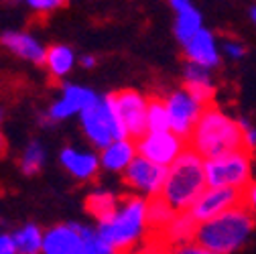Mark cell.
I'll use <instances>...</instances> for the list:
<instances>
[{
	"label": "cell",
	"instance_id": "cell-9",
	"mask_svg": "<svg viewBox=\"0 0 256 254\" xmlns=\"http://www.w3.org/2000/svg\"><path fill=\"white\" fill-rule=\"evenodd\" d=\"M165 104H167V112H169L171 130L175 134H179L181 138H185V140L191 136L198 120L202 118L204 110L208 108L200 100H196L194 96H191L185 88L173 90L171 94H167Z\"/></svg>",
	"mask_w": 256,
	"mask_h": 254
},
{
	"label": "cell",
	"instance_id": "cell-27",
	"mask_svg": "<svg viewBox=\"0 0 256 254\" xmlns=\"http://www.w3.org/2000/svg\"><path fill=\"white\" fill-rule=\"evenodd\" d=\"M132 254H173V250H171L169 246L161 244L154 236L148 234V238L144 240V244H142L138 250H134Z\"/></svg>",
	"mask_w": 256,
	"mask_h": 254
},
{
	"label": "cell",
	"instance_id": "cell-11",
	"mask_svg": "<svg viewBox=\"0 0 256 254\" xmlns=\"http://www.w3.org/2000/svg\"><path fill=\"white\" fill-rule=\"evenodd\" d=\"M238 206H242V192L228 187H206V192L191 206L189 214L198 224H204V222L214 220Z\"/></svg>",
	"mask_w": 256,
	"mask_h": 254
},
{
	"label": "cell",
	"instance_id": "cell-17",
	"mask_svg": "<svg viewBox=\"0 0 256 254\" xmlns=\"http://www.w3.org/2000/svg\"><path fill=\"white\" fill-rule=\"evenodd\" d=\"M198 222L191 218L189 212H181L177 214L171 224L161 232V234H150L154 236L161 244L169 246L171 250L177 248V246H183V244H189V242H196V232H198Z\"/></svg>",
	"mask_w": 256,
	"mask_h": 254
},
{
	"label": "cell",
	"instance_id": "cell-6",
	"mask_svg": "<svg viewBox=\"0 0 256 254\" xmlns=\"http://www.w3.org/2000/svg\"><path fill=\"white\" fill-rule=\"evenodd\" d=\"M250 175H252L250 150L246 148H238L206 161L208 187H228L244 194V189L252 183Z\"/></svg>",
	"mask_w": 256,
	"mask_h": 254
},
{
	"label": "cell",
	"instance_id": "cell-32",
	"mask_svg": "<svg viewBox=\"0 0 256 254\" xmlns=\"http://www.w3.org/2000/svg\"><path fill=\"white\" fill-rule=\"evenodd\" d=\"M224 53L230 55L232 59H240V57H244L246 49H244V45L238 43V41H226V43H224Z\"/></svg>",
	"mask_w": 256,
	"mask_h": 254
},
{
	"label": "cell",
	"instance_id": "cell-31",
	"mask_svg": "<svg viewBox=\"0 0 256 254\" xmlns=\"http://www.w3.org/2000/svg\"><path fill=\"white\" fill-rule=\"evenodd\" d=\"M242 204L256 214V183H250L246 189H244V194H242Z\"/></svg>",
	"mask_w": 256,
	"mask_h": 254
},
{
	"label": "cell",
	"instance_id": "cell-21",
	"mask_svg": "<svg viewBox=\"0 0 256 254\" xmlns=\"http://www.w3.org/2000/svg\"><path fill=\"white\" fill-rule=\"evenodd\" d=\"M118 206H120V198H116L110 192H104V189H98V192H94L86 198V212L98 220V224L110 220L118 212Z\"/></svg>",
	"mask_w": 256,
	"mask_h": 254
},
{
	"label": "cell",
	"instance_id": "cell-37",
	"mask_svg": "<svg viewBox=\"0 0 256 254\" xmlns=\"http://www.w3.org/2000/svg\"><path fill=\"white\" fill-rule=\"evenodd\" d=\"M4 148H6V140H4L2 132H0V150H2V152H4Z\"/></svg>",
	"mask_w": 256,
	"mask_h": 254
},
{
	"label": "cell",
	"instance_id": "cell-13",
	"mask_svg": "<svg viewBox=\"0 0 256 254\" xmlns=\"http://www.w3.org/2000/svg\"><path fill=\"white\" fill-rule=\"evenodd\" d=\"M98 94L90 88H84V86H76V84H70L63 88L59 100L49 108L47 116L51 120H66L70 116H76V114H82L90 104L96 102Z\"/></svg>",
	"mask_w": 256,
	"mask_h": 254
},
{
	"label": "cell",
	"instance_id": "cell-19",
	"mask_svg": "<svg viewBox=\"0 0 256 254\" xmlns=\"http://www.w3.org/2000/svg\"><path fill=\"white\" fill-rule=\"evenodd\" d=\"M136 156H138L136 140L120 138V140H114L112 144H108L106 148L100 150V165L106 171L124 173L128 169V165H130Z\"/></svg>",
	"mask_w": 256,
	"mask_h": 254
},
{
	"label": "cell",
	"instance_id": "cell-15",
	"mask_svg": "<svg viewBox=\"0 0 256 254\" xmlns=\"http://www.w3.org/2000/svg\"><path fill=\"white\" fill-rule=\"evenodd\" d=\"M183 88L196 100H200L204 106H212L214 96H216V86H214V80H212V70L187 61L185 72H183Z\"/></svg>",
	"mask_w": 256,
	"mask_h": 254
},
{
	"label": "cell",
	"instance_id": "cell-33",
	"mask_svg": "<svg viewBox=\"0 0 256 254\" xmlns=\"http://www.w3.org/2000/svg\"><path fill=\"white\" fill-rule=\"evenodd\" d=\"M0 254H18L12 234H0Z\"/></svg>",
	"mask_w": 256,
	"mask_h": 254
},
{
	"label": "cell",
	"instance_id": "cell-29",
	"mask_svg": "<svg viewBox=\"0 0 256 254\" xmlns=\"http://www.w3.org/2000/svg\"><path fill=\"white\" fill-rule=\"evenodd\" d=\"M238 122H240V128L244 132V148L246 150H254L256 148V128H254V126L246 118H242Z\"/></svg>",
	"mask_w": 256,
	"mask_h": 254
},
{
	"label": "cell",
	"instance_id": "cell-16",
	"mask_svg": "<svg viewBox=\"0 0 256 254\" xmlns=\"http://www.w3.org/2000/svg\"><path fill=\"white\" fill-rule=\"evenodd\" d=\"M61 165L68 169L76 179L80 181H92L100 171V156H96L94 152L80 150L74 146H66L59 154Z\"/></svg>",
	"mask_w": 256,
	"mask_h": 254
},
{
	"label": "cell",
	"instance_id": "cell-4",
	"mask_svg": "<svg viewBox=\"0 0 256 254\" xmlns=\"http://www.w3.org/2000/svg\"><path fill=\"white\" fill-rule=\"evenodd\" d=\"M254 230V212L244 204L198 226L196 242L216 254L236 252Z\"/></svg>",
	"mask_w": 256,
	"mask_h": 254
},
{
	"label": "cell",
	"instance_id": "cell-28",
	"mask_svg": "<svg viewBox=\"0 0 256 254\" xmlns=\"http://www.w3.org/2000/svg\"><path fill=\"white\" fill-rule=\"evenodd\" d=\"M66 2H68V0H26V4L33 8L35 12H41V14L53 12V10L61 8Z\"/></svg>",
	"mask_w": 256,
	"mask_h": 254
},
{
	"label": "cell",
	"instance_id": "cell-5",
	"mask_svg": "<svg viewBox=\"0 0 256 254\" xmlns=\"http://www.w3.org/2000/svg\"><path fill=\"white\" fill-rule=\"evenodd\" d=\"M80 122H82V128H84L88 140L100 150L106 148L108 144H112L114 140L128 138L108 96L96 98V102L90 104L80 114Z\"/></svg>",
	"mask_w": 256,
	"mask_h": 254
},
{
	"label": "cell",
	"instance_id": "cell-7",
	"mask_svg": "<svg viewBox=\"0 0 256 254\" xmlns=\"http://www.w3.org/2000/svg\"><path fill=\"white\" fill-rule=\"evenodd\" d=\"M108 98L124 126L128 138L138 140L148 132L146 128L148 98H144L136 90H118L114 94H108Z\"/></svg>",
	"mask_w": 256,
	"mask_h": 254
},
{
	"label": "cell",
	"instance_id": "cell-1",
	"mask_svg": "<svg viewBox=\"0 0 256 254\" xmlns=\"http://www.w3.org/2000/svg\"><path fill=\"white\" fill-rule=\"evenodd\" d=\"M146 204L148 200L142 196H124L120 198L118 212L96 228L100 238L116 254H132L148 238Z\"/></svg>",
	"mask_w": 256,
	"mask_h": 254
},
{
	"label": "cell",
	"instance_id": "cell-10",
	"mask_svg": "<svg viewBox=\"0 0 256 254\" xmlns=\"http://www.w3.org/2000/svg\"><path fill=\"white\" fill-rule=\"evenodd\" d=\"M138 154L148 158V161L161 165V167H171L177 158L187 150V140L175 134L173 130L167 132H146L136 140Z\"/></svg>",
	"mask_w": 256,
	"mask_h": 254
},
{
	"label": "cell",
	"instance_id": "cell-24",
	"mask_svg": "<svg viewBox=\"0 0 256 254\" xmlns=\"http://www.w3.org/2000/svg\"><path fill=\"white\" fill-rule=\"evenodd\" d=\"M12 238H14L18 254H39V252H43L45 232L37 224H24L22 228H18L12 234Z\"/></svg>",
	"mask_w": 256,
	"mask_h": 254
},
{
	"label": "cell",
	"instance_id": "cell-36",
	"mask_svg": "<svg viewBox=\"0 0 256 254\" xmlns=\"http://www.w3.org/2000/svg\"><path fill=\"white\" fill-rule=\"evenodd\" d=\"M250 20H252V22L256 24V4H254V6L250 8Z\"/></svg>",
	"mask_w": 256,
	"mask_h": 254
},
{
	"label": "cell",
	"instance_id": "cell-12",
	"mask_svg": "<svg viewBox=\"0 0 256 254\" xmlns=\"http://www.w3.org/2000/svg\"><path fill=\"white\" fill-rule=\"evenodd\" d=\"M84 250L82 224H57L45 232L43 254H82Z\"/></svg>",
	"mask_w": 256,
	"mask_h": 254
},
{
	"label": "cell",
	"instance_id": "cell-34",
	"mask_svg": "<svg viewBox=\"0 0 256 254\" xmlns=\"http://www.w3.org/2000/svg\"><path fill=\"white\" fill-rule=\"evenodd\" d=\"M80 63H82V68L92 70V68H96V63H98V61H96V57H94V55H84Z\"/></svg>",
	"mask_w": 256,
	"mask_h": 254
},
{
	"label": "cell",
	"instance_id": "cell-3",
	"mask_svg": "<svg viewBox=\"0 0 256 254\" xmlns=\"http://www.w3.org/2000/svg\"><path fill=\"white\" fill-rule=\"evenodd\" d=\"M206 158H202L196 150L187 146V150L169 167L161 198L177 214H181L191 210V206L206 192Z\"/></svg>",
	"mask_w": 256,
	"mask_h": 254
},
{
	"label": "cell",
	"instance_id": "cell-14",
	"mask_svg": "<svg viewBox=\"0 0 256 254\" xmlns=\"http://www.w3.org/2000/svg\"><path fill=\"white\" fill-rule=\"evenodd\" d=\"M185 59L189 63H198L208 70H214L216 66H220V51H218V43L216 37L210 33L208 28H202L196 37H191L185 45Z\"/></svg>",
	"mask_w": 256,
	"mask_h": 254
},
{
	"label": "cell",
	"instance_id": "cell-30",
	"mask_svg": "<svg viewBox=\"0 0 256 254\" xmlns=\"http://www.w3.org/2000/svg\"><path fill=\"white\" fill-rule=\"evenodd\" d=\"M173 254H216V252L204 248V246L198 244V242H189V244H183V246L173 248Z\"/></svg>",
	"mask_w": 256,
	"mask_h": 254
},
{
	"label": "cell",
	"instance_id": "cell-38",
	"mask_svg": "<svg viewBox=\"0 0 256 254\" xmlns=\"http://www.w3.org/2000/svg\"><path fill=\"white\" fill-rule=\"evenodd\" d=\"M0 116H2V114H0Z\"/></svg>",
	"mask_w": 256,
	"mask_h": 254
},
{
	"label": "cell",
	"instance_id": "cell-23",
	"mask_svg": "<svg viewBox=\"0 0 256 254\" xmlns=\"http://www.w3.org/2000/svg\"><path fill=\"white\" fill-rule=\"evenodd\" d=\"M175 216H177V212L161 196L148 200V204H146V222H148L150 234H161L171 224V220Z\"/></svg>",
	"mask_w": 256,
	"mask_h": 254
},
{
	"label": "cell",
	"instance_id": "cell-25",
	"mask_svg": "<svg viewBox=\"0 0 256 254\" xmlns=\"http://www.w3.org/2000/svg\"><path fill=\"white\" fill-rule=\"evenodd\" d=\"M146 128H148V132H167V130H171L165 98H148Z\"/></svg>",
	"mask_w": 256,
	"mask_h": 254
},
{
	"label": "cell",
	"instance_id": "cell-2",
	"mask_svg": "<svg viewBox=\"0 0 256 254\" xmlns=\"http://www.w3.org/2000/svg\"><path fill=\"white\" fill-rule=\"evenodd\" d=\"M187 146L208 161V158L244 148V132L238 120L230 118L226 112L212 104L198 120L194 132L187 138Z\"/></svg>",
	"mask_w": 256,
	"mask_h": 254
},
{
	"label": "cell",
	"instance_id": "cell-18",
	"mask_svg": "<svg viewBox=\"0 0 256 254\" xmlns=\"http://www.w3.org/2000/svg\"><path fill=\"white\" fill-rule=\"evenodd\" d=\"M0 43H2L12 55L33 61V63H45L47 57V49L28 33H20V30H6L0 37Z\"/></svg>",
	"mask_w": 256,
	"mask_h": 254
},
{
	"label": "cell",
	"instance_id": "cell-20",
	"mask_svg": "<svg viewBox=\"0 0 256 254\" xmlns=\"http://www.w3.org/2000/svg\"><path fill=\"white\" fill-rule=\"evenodd\" d=\"M76 66V55L68 45H51L47 49L45 68L53 80H63Z\"/></svg>",
	"mask_w": 256,
	"mask_h": 254
},
{
	"label": "cell",
	"instance_id": "cell-35",
	"mask_svg": "<svg viewBox=\"0 0 256 254\" xmlns=\"http://www.w3.org/2000/svg\"><path fill=\"white\" fill-rule=\"evenodd\" d=\"M171 4H173L175 10H179V8H183V6L191 4V2H189V0H171Z\"/></svg>",
	"mask_w": 256,
	"mask_h": 254
},
{
	"label": "cell",
	"instance_id": "cell-22",
	"mask_svg": "<svg viewBox=\"0 0 256 254\" xmlns=\"http://www.w3.org/2000/svg\"><path fill=\"white\" fill-rule=\"evenodd\" d=\"M177 16H175V35L179 39L181 45H185L191 37H196L200 30L204 28L202 24V12L196 8V6H183L179 10H175Z\"/></svg>",
	"mask_w": 256,
	"mask_h": 254
},
{
	"label": "cell",
	"instance_id": "cell-26",
	"mask_svg": "<svg viewBox=\"0 0 256 254\" xmlns=\"http://www.w3.org/2000/svg\"><path fill=\"white\" fill-rule=\"evenodd\" d=\"M45 148H43V144L41 142H37V140H33L26 148H24V152H22V156H20V169H22V173L24 175H35V173H39L41 171V167L45 165Z\"/></svg>",
	"mask_w": 256,
	"mask_h": 254
},
{
	"label": "cell",
	"instance_id": "cell-8",
	"mask_svg": "<svg viewBox=\"0 0 256 254\" xmlns=\"http://www.w3.org/2000/svg\"><path fill=\"white\" fill-rule=\"evenodd\" d=\"M167 173H169L167 167H161L138 154L122 173V179H124V185L128 189H132L136 196L150 200L161 196L163 185L167 181Z\"/></svg>",
	"mask_w": 256,
	"mask_h": 254
}]
</instances>
